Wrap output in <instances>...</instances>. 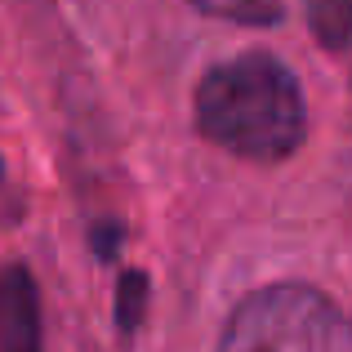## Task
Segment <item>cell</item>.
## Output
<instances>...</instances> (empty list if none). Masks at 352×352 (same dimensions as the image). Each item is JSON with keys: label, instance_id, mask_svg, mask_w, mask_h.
I'll return each mask as SVG.
<instances>
[{"label": "cell", "instance_id": "cell-1", "mask_svg": "<svg viewBox=\"0 0 352 352\" xmlns=\"http://www.w3.org/2000/svg\"><path fill=\"white\" fill-rule=\"evenodd\" d=\"M197 129L214 147L254 165L294 156L308 138V103L299 76L267 50L223 58L197 85Z\"/></svg>", "mask_w": 352, "mask_h": 352}, {"label": "cell", "instance_id": "cell-4", "mask_svg": "<svg viewBox=\"0 0 352 352\" xmlns=\"http://www.w3.org/2000/svg\"><path fill=\"white\" fill-rule=\"evenodd\" d=\"M308 27L317 45L348 50L352 45V0H308Z\"/></svg>", "mask_w": 352, "mask_h": 352}, {"label": "cell", "instance_id": "cell-5", "mask_svg": "<svg viewBox=\"0 0 352 352\" xmlns=\"http://www.w3.org/2000/svg\"><path fill=\"white\" fill-rule=\"evenodd\" d=\"M201 14L223 18V23H241V27H272L281 23V0H192Z\"/></svg>", "mask_w": 352, "mask_h": 352}, {"label": "cell", "instance_id": "cell-3", "mask_svg": "<svg viewBox=\"0 0 352 352\" xmlns=\"http://www.w3.org/2000/svg\"><path fill=\"white\" fill-rule=\"evenodd\" d=\"M0 352H45V308L32 267H0Z\"/></svg>", "mask_w": 352, "mask_h": 352}, {"label": "cell", "instance_id": "cell-7", "mask_svg": "<svg viewBox=\"0 0 352 352\" xmlns=\"http://www.w3.org/2000/svg\"><path fill=\"white\" fill-rule=\"evenodd\" d=\"M0 174H5V165H0Z\"/></svg>", "mask_w": 352, "mask_h": 352}, {"label": "cell", "instance_id": "cell-6", "mask_svg": "<svg viewBox=\"0 0 352 352\" xmlns=\"http://www.w3.org/2000/svg\"><path fill=\"white\" fill-rule=\"evenodd\" d=\"M147 317V276L143 272H125L120 276V290H116V326L120 335H134Z\"/></svg>", "mask_w": 352, "mask_h": 352}, {"label": "cell", "instance_id": "cell-2", "mask_svg": "<svg viewBox=\"0 0 352 352\" xmlns=\"http://www.w3.org/2000/svg\"><path fill=\"white\" fill-rule=\"evenodd\" d=\"M219 352H352V317L308 281H272L232 308Z\"/></svg>", "mask_w": 352, "mask_h": 352}]
</instances>
